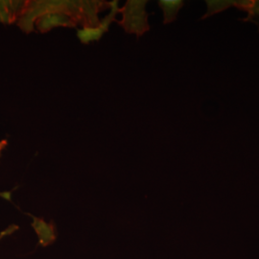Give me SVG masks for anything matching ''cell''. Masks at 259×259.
I'll return each instance as SVG.
<instances>
[{
	"label": "cell",
	"instance_id": "cell-1",
	"mask_svg": "<svg viewBox=\"0 0 259 259\" xmlns=\"http://www.w3.org/2000/svg\"><path fill=\"white\" fill-rule=\"evenodd\" d=\"M214 8L217 13H220L228 8H237L246 13L243 19L245 22H250L255 25L259 30V0H229V1H215Z\"/></svg>",
	"mask_w": 259,
	"mask_h": 259
},
{
	"label": "cell",
	"instance_id": "cell-2",
	"mask_svg": "<svg viewBox=\"0 0 259 259\" xmlns=\"http://www.w3.org/2000/svg\"><path fill=\"white\" fill-rule=\"evenodd\" d=\"M23 5L20 2H0V21L12 22L19 19Z\"/></svg>",
	"mask_w": 259,
	"mask_h": 259
},
{
	"label": "cell",
	"instance_id": "cell-3",
	"mask_svg": "<svg viewBox=\"0 0 259 259\" xmlns=\"http://www.w3.org/2000/svg\"><path fill=\"white\" fill-rule=\"evenodd\" d=\"M184 5L182 1H159V6L164 13V22L168 23L176 19L179 10Z\"/></svg>",
	"mask_w": 259,
	"mask_h": 259
},
{
	"label": "cell",
	"instance_id": "cell-4",
	"mask_svg": "<svg viewBox=\"0 0 259 259\" xmlns=\"http://www.w3.org/2000/svg\"><path fill=\"white\" fill-rule=\"evenodd\" d=\"M7 144H8V142H7V140H6V139L0 140V155H1L2 151L7 147Z\"/></svg>",
	"mask_w": 259,
	"mask_h": 259
}]
</instances>
